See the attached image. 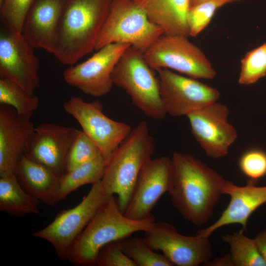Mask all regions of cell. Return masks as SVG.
<instances>
[{
  "label": "cell",
  "instance_id": "4316f807",
  "mask_svg": "<svg viewBox=\"0 0 266 266\" xmlns=\"http://www.w3.org/2000/svg\"><path fill=\"white\" fill-rule=\"evenodd\" d=\"M266 76V41L248 51L241 60L238 83L249 85Z\"/></svg>",
  "mask_w": 266,
  "mask_h": 266
},
{
  "label": "cell",
  "instance_id": "277c9868",
  "mask_svg": "<svg viewBox=\"0 0 266 266\" xmlns=\"http://www.w3.org/2000/svg\"><path fill=\"white\" fill-rule=\"evenodd\" d=\"M155 219L151 214L132 219L121 212L114 196L102 205L73 246L68 260L77 266H96L99 252L105 245L150 229Z\"/></svg>",
  "mask_w": 266,
  "mask_h": 266
},
{
  "label": "cell",
  "instance_id": "1f68e13d",
  "mask_svg": "<svg viewBox=\"0 0 266 266\" xmlns=\"http://www.w3.org/2000/svg\"><path fill=\"white\" fill-rule=\"evenodd\" d=\"M98 266H136L124 252L120 240L110 242L100 250L96 263Z\"/></svg>",
  "mask_w": 266,
  "mask_h": 266
},
{
  "label": "cell",
  "instance_id": "5bb4252c",
  "mask_svg": "<svg viewBox=\"0 0 266 266\" xmlns=\"http://www.w3.org/2000/svg\"><path fill=\"white\" fill-rule=\"evenodd\" d=\"M229 113L226 105L216 101L186 116L192 134L210 158L227 156L237 137L236 129L228 121Z\"/></svg>",
  "mask_w": 266,
  "mask_h": 266
},
{
  "label": "cell",
  "instance_id": "ffe728a7",
  "mask_svg": "<svg viewBox=\"0 0 266 266\" xmlns=\"http://www.w3.org/2000/svg\"><path fill=\"white\" fill-rule=\"evenodd\" d=\"M16 175L22 187L39 201L50 206H55L60 201L61 177L45 166L25 155L20 161Z\"/></svg>",
  "mask_w": 266,
  "mask_h": 266
},
{
  "label": "cell",
  "instance_id": "d4e9b609",
  "mask_svg": "<svg viewBox=\"0 0 266 266\" xmlns=\"http://www.w3.org/2000/svg\"><path fill=\"white\" fill-rule=\"evenodd\" d=\"M39 103L38 97L31 94L17 83L0 78V103L14 108L20 115L30 119Z\"/></svg>",
  "mask_w": 266,
  "mask_h": 266
},
{
  "label": "cell",
  "instance_id": "3957f363",
  "mask_svg": "<svg viewBox=\"0 0 266 266\" xmlns=\"http://www.w3.org/2000/svg\"><path fill=\"white\" fill-rule=\"evenodd\" d=\"M155 149L153 137L147 123L140 122L133 128L106 163L101 180L103 189L108 196L117 195L119 209L124 213L139 174L151 158Z\"/></svg>",
  "mask_w": 266,
  "mask_h": 266
},
{
  "label": "cell",
  "instance_id": "2e32d148",
  "mask_svg": "<svg viewBox=\"0 0 266 266\" xmlns=\"http://www.w3.org/2000/svg\"><path fill=\"white\" fill-rule=\"evenodd\" d=\"M34 128L30 119L12 107L0 105V176L16 174L21 159L27 153Z\"/></svg>",
  "mask_w": 266,
  "mask_h": 266
},
{
  "label": "cell",
  "instance_id": "83f0119b",
  "mask_svg": "<svg viewBox=\"0 0 266 266\" xmlns=\"http://www.w3.org/2000/svg\"><path fill=\"white\" fill-rule=\"evenodd\" d=\"M229 3L228 0H208L190 6L187 14L190 36H197L209 24L217 9Z\"/></svg>",
  "mask_w": 266,
  "mask_h": 266
},
{
  "label": "cell",
  "instance_id": "e575fe53",
  "mask_svg": "<svg viewBox=\"0 0 266 266\" xmlns=\"http://www.w3.org/2000/svg\"><path fill=\"white\" fill-rule=\"evenodd\" d=\"M206 0H190V6H192V5H195L196 4H198L200 2H202V1H206ZM229 0L231 3L232 2H235V1H241V0Z\"/></svg>",
  "mask_w": 266,
  "mask_h": 266
},
{
  "label": "cell",
  "instance_id": "8fae6325",
  "mask_svg": "<svg viewBox=\"0 0 266 266\" xmlns=\"http://www.w3.org/2000/svg\"><path fill=\"white\" fill-rule=\"evenodd\" d=\"M144 237L155 250H160L173 266L208 264L213 255L209 237L182 234L172 225L157 222L144 232Z\"/></svg>",
  "mask_w": 266,
  "mask_h": 266
},
{
  "label": "cell",
  "instance_id": "6da1fadb",
  "mask_svg": "<svg viewBox=\"0 0 266 266\" xmlns=\"http://www.w3.org/2000/svg\"><path fill=\"white\" fill-rule=\"evenodd\" d=\"M171 160V203L185 219L203 226L212 217L227 180L192 154L175 152Z\"/></svg>",
  "mask_w": 266,
  "mask_h": 266
},
{
  "label": "cell",
  "instance_id": "52a82bcc",
  "mask_svg": "<svg viewBox=\"0 0 266 266\" xmlns=\"http://www.w3.org/2000/svg\"><path fill=\"white\" fill-rule=\"evenodd\" d=\"M110 196L105 193L101 180L92 184L90 191L78 205L61 211L51 223L33 233V235L51 244L59 259L68 260L77 239Z\"/></svg>",
  "mask_w": 266,
  "mask_h": 266
},
{
  "label": "cell",
  "instance_id": "836d02e7",
  "mask_svg": "<svg viewBox=\"0 0 266 266\" xmlns=\"http://www.w3.org/2000/svg\"><path fill=\"white\" fill-rule=\"evenodd\" d=\"M210 264L215 266H233L230 254L214 260L213 262L210 261L208 264Z\"/></svg>",
  "mask_w": 266,
  "mask_h": 266
},
{
  "label": "cell",
  "instance_id": "4fadbf2b",
  "mask_svg": "<svg viewBox=\"0 0 266 266\" xmlns=\"http://www.w3.org/2000/svg\"><path fill=\"white\" fill-rule=\"evenodd\" d=\"M129 44L112 43L100 49L81 63L69 66L63 72L65 81L86 95L100 97L114 85V69Z\"/></svg>",
  "mask_w": 266,
  "mask_h": 266
},
{
  "label": "cell",
  "instance_id": "8992f818",
  "mask_svg": "<svg viewBox=\"0 0 266 266\" xmlns=\"http://www.w3.org/2000/svg\"><path fill=\"white\" fill-rule=\"evenodd\" d=\"M163 34L134 0H112L95 50L109 44L124 43L144 53Z\"/></svg>",
  "mask_w": 266,
  "mask_h": 266
},
{
  "label": "cell",
  "instance_id": "30bf717a",
  "mask_svg": "<svg viewBox=\"0 0 266 266\" xmlns=\"http://www.w3.org/2000/svg\"><path fill=\"white\" fill-rule=\"evenodd\" d=\"M0 23V78L10 80L34 95L40 81L34 48L22 32Z\"/></svg>",
  "mask_w": 266,
  "mask_h": 266
},
{
  "label": "cell",
  "instance_id": "9c48e42d",
  "mask_svg": "<svg viewBox=\"0 0 266 266\" xmlns=\"http://www.w3.org/2000/svg\"><path fill=\"white\" fill-rule=\"evenodd\" d=\"M63 107L98 146L106 163L133 129L129 124L107 116L99 100L87 102L80 97L73 96L64 103Z\"/></svg>",
  "mask_w": 266,
  "mask_h": 266
},
{
  "label": "cell",
  "instance_id": "d590c367",
  "mask_svg": "<svg viewBox=\"0 0 266 266\" xmlns=\"http://www.w3.org/2000/svg\"><path fill=\"white\" fill-rule=\"evenodd\" d=\"M2 1V0H0V3Z\"/></svg>",
  "mask_w": 266,
  "mask_h": 266
},
{
  "label": "cell",
  "instance_id": "7402d4cb",
  "mask_svg": "<svg viewBox=\"0 0 266 266\" xmlns=\"http://www.w3.org/2000/svg\"><path fill=\"white\" fill-rule=\"evenodd\" d=\"M39 202L22 187L16 174L0 176V211L17 216L38 215Z\"/></svg>",
  "mask_w": 266,
  "mask_h": 266
},
{
  "label": "cell",
  "instance_id": "f546056e",
  "mask_svg": "<svg viewBox=\"0 0 266 266\" xmlns=\"http://www.w3.org/2000/svg\"><path fill=\"white\" fill-rule=\"evenodd\" d=\"M34 0H2L0 3V23L22 32L27 13Z\"/></svg>",
  "mask_w": 266,
  "mask_h": 266
},
{
  "label": "cell",
  "instance_id": "7a4b0ae2",
  "mask_svg": "<svg viewBox=\"0 0 266 266\" xmlns=\"http://www.w3.org/2000/svg\"><path fill=\"white\" fill-rule=\"evenodd\" d=\"M112 0H67L64 9L53 55L72 66L95 50Z\"/></svg>",
  "mask_w": 266,
  "mask_h": 266
},
{
  "label": "cell",
  "instance_id": "4dcf8cb0",
  "mask_svg": "<svg viewBox=\"0 0 266 266\" xmlns=\"http://www.w3.org/2000/svg\"><path fill=\"white\" fill-rule=\"evenodd\" d=\"M238 165L241 171L252 181L266 175V152L259 149H252L240 157Z\"/></svg>",
  "mask_w": 266,
  "mask_h": 266
},
{
  "label": "cell",
  "instance_id": "d6a6232c",
  "mask_svg": "<svg viewBox=\"0 0 266 266\" xmlns=\"http://www.w3.org/2000/svg\"><path fill=\"white\" fill-rule=\"evenodd\" d=\"M254 239L262 256L266 262V229L259 233Z\"/></svg>",
  "mask_w": 266,
  "mask_h": 266
},
{
  "label": "cell",
  "instance_id": "ba28073f",
  "mask_svg": "<svg viewBox=\"0 0 266 266\" xmlns=\"http://www.w3.org/2000/svg\"><path fill=\"white\" fill-rule=\"evenodd\" d=\"M143 55L148 65L156 71L172 69L196 79H212L216 75L202 51L183 35L163 34Z\"/></svg>",
  "mask_w": 266,
  "mask_h": 266
},
{
  "label": "cell",
  "instance_id": "44dd1931",
  "mask_svg": "<svg viewBox=\"0 0 266 266\" xmlns=\"http://www.w3.org/2000/svg\"><path fill=\"white\" fill-rule=\"evenodd\" d=\"M164 34L190 36L187 14L190 0H134Z\"/></svg>",
  "mask_w": 266,
  "mask_h": 266
},
{
  "label": "cell",
  "instance_id": "cb8c5ba5",
  "mask_svg": "<svg viewBox=\"0 0 266 266\" xmlns=\"http://www.w3.org/2000/svg\"><path fill=\"white\" fill-rule=\"evenodd\" d=\"M230 247L233 266H266L254 238L245 235L242 230L222 236Z\"/></svg>",
  "mask_w": 266,
  "mask_h": 266
},
{
  "label": "cell",
  "instance_id": "d6986e66",
  "mask_svg": "<svg viewBox=\"0 0 266 266\" xmlns=\"http://www.w3.org/2000/svg\"><path fill=\"white\" fill-rule=\"evenodd\" d=\"M224 194L230 197L227 207L216 221L200 229L196 234L209 237L218 229L233 224L240 225L246 230L251 215L266 202V186H257L252 182L238 186L227 180L223 188Z\"/></svg>",
  "mask_w": 266,
  "mask_h": 266
},
{
  "label": "cell",
  "instance_id": "484cf974",
  "mask_svg": "<svg viewBox=\"0 0 266 266\" xmlns=\"http://www.w3.org/2000/svg\"><path fill=\"white\" fill-rule=\"evenodd\" d=\"M120 241L125 254L136 266H173L163 254L155 252L144 237H128Z\"/></svg>",
  "mask_w": 266,
  "mask_h": 266
},
{
  "label": "cell",
  "instance_id": "f1b7e54d",
  "mask_svg": "<svg viewBox=\"0 0 266 266\" xmlns=\"http://www.w3.org/2000/svg\"><path fill=\"white\" fill-rule=\"evenodd\" d=\"M101 155L95 143L82 130L74 140L66 160V171L87 163Z\"/></svg>",
  "mask_w": 266,
  "mask_h": 266
},
{
  "label": "cell",
  "instance_id": "9a60e30c",
  "mask_svg": "<svg viewBox=\"0 0 266 266\" xmlns=\"http://www.w3.org/2000/svg\"><path fill=\"white\" fill-rule=\"evenodd\" d=\"M173 179L171 158L163 156L151 159L139 174L125 215L134 220L150 216L159 199L165 193H168Z\"/></svg>",
  "mask_w": 266,
  "mask_h": 266
},
{
  "label": "cell",
  "instance_id": "e0dca14e",
  "mask_svg": "<svg viewBox=\"0 0 266 266\" xmlns=\"http://www.w3.org/2000/svg\"><path fill=\"white\" fill-rule=\"evenodd\" d=\"M79 131L52 123L41 124L34 128L26 155L61 177L66 172L67 155Z\"/></svg>",
  "mask_w": 266,
  "mask_h": 266
},
{
  "label": "cell",
  "instance_id": "7c38bea8",
  "mask_svg": "<svg viewBox=\"0 0 266 266\" xmlns=\"http://www.w3.org/2000/svg\"><path fill=\"white\" fill-rule=\"evenodd\" d=\"M160 93L166 114L187 116L216 102L220 93L216 88L197 79L183 75L167 68L157 70Z\"/></svg>",
  "mask_w": 266,
  "mask_h": 266
},
{
  "label": "cell",
  "instance_id": "ac0fdd59",
  "mask_svg": "<svg viewBox=\"0 0 266 266\" xmlns=\"http://www.w3.org/2000/svg\"><path fill=\"white\" fill-rule=\"evenodd\" d=\"M67 0H34L25 17L22 33L34 48L53 55Z\"/></svg>",
  "mask_w": 266,
  "mask_h": 266
},
{
  "label": "cell",
  "instance_id": "603a6c76",
  "mask_svg": "<svg viewBox=\"0 0 266 266\" xmlns=\"http://www.w3.org/2000/svg\"><path fill=\"white\" fill-rule=\"evenodd\" d=\"M106 165L105 159L102 155H100L70 171H66L60 178V201L80 187L100 181L104 175Z\"/></svg>",
  "mask_w": 266,
  "mask_h": 266
},
{
  "label": "cell",
  "instance_id": "5b68a950",
  "mask_svg": "<svg viewBox=\"0 0 266 266\" xmlns=\"http://www.w3.org/2000/svg\"><path fill=\"white\" fill-rule=\"evenodd\" d=\"M146 62L143 53L130 46L124 51L112 74L114 85L123 89L133 104L146 116L157 120L167 115L160 83Z\"/></svg>",
  "mask_w": 266,
  "mask_h": 266
}]
</instances>
